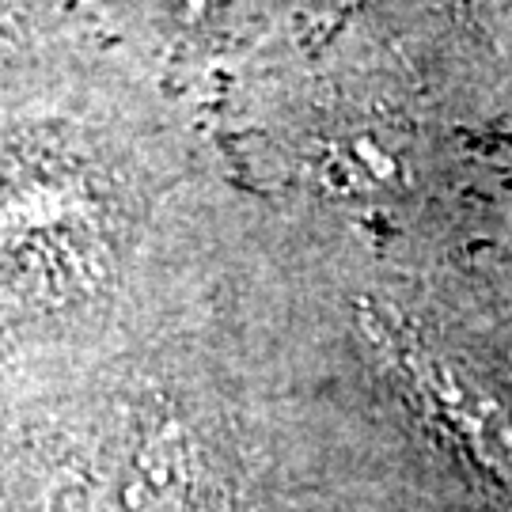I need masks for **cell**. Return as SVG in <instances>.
Masks as SVG:
<instances>
[{"instance_id": "1", "label": "cell", "mask_w": 512, "mask_h": 512, "mask_svg": "<svg viewBox=\"0 0 512 512\" xmlns=\"http://www.w3.org/2000/svg\"><path fill=\"white\" fill-rule=\"evenodd\" d=\"M380 342L391 349L406 380L414 384L421 403L429 406L452 433H456L486 467L512 478V414L497 403L494 395L471 376H463L452 361L437 357L421 342H403V334L391 327H380Z\"/></svg>"}, {"instance_id": "2", "label": "cell", "mask_w": 512, "mask_h": 512, "mask_svg": "<svg viewBox=\"0 0 512 512\" xmlns=\"http://www.w3.org/2000/svg\"><path fill=\"white\" fill-rule=\"evenodd\" d=\"M478 12H490V16H512V0H471Z\"/></svg>"}, {"instance_id": "3", "label": "cell", "mask_w": 512, "mask_h": 512, "mask_svg": "<svg viewBox=\"0 0 512 512\" xmlns=\"http://www.w3.org/2000/svg\"><path fill=\"white\" fill-rule=\"evenodd\" d=\"M194 4H198V8H205V4H213V0H194Z\"/></svg>"}]
</instances>
